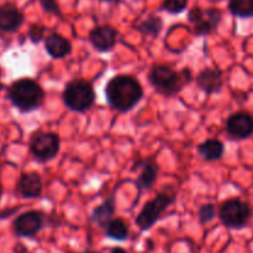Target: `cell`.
<instances>
[{"label": "cell", "mask_w": 253, "mask_h": 253, "mask_svg": "<svg viewBox=\"0 0 253 253\" xmlns=\"http://www.w3.org/2000/svg\"><path fill=\"white\" fill-rule=\"evenodd\" d=\"M163 27V21L161 17L155 16V15H151L147 19L143 20L142 22H140L137 26L138 31L141 34L146 35V36L156 37L161 32Z\"/></svg>", "instance_id": "cell-20"}, {"label": "cell", "mask_w": 253, "mask_h": 253, "mask_svg": "<svg viewBox=\"0 0 253 253\" xmlns=\"http://www.w3.org/2000/svg\"><path fill=\"white\" fill-rule=\"evenodd\" d=\"M188 5V0H165L163 9L167 10L170 14H179L184 11Z\"/></svg>", "instance_id": "cell-23"}, {"label": "cell", "mask_w": 253, "mask_h": 253, "mask_svg": "<svg viewBox=\"0 0 253 253\" xmlns=\"http://www.w3.org/2000/svg\"><path fill=\"white\" fill-rule=\"evenodd\" d=\"M84 253H99V252H95V251H85Z\"/></svg>", "instance_id": "cell-27"}, {"label": "cell", "mask_w": 253, "mask_h": 253, "mask_svg": "<svg viewBox=\"0 0 253 253\" xmlns=\"http://www.w3.org/2000/svg\"><path fill=\"white\" fill-rule=\"evenodd\" d=\"M44 225L43 215L39 211H27L17 216L14 221V232L19 237L32 239Z\"/></svg>", "instance_id": "cell-9"}, {"label": "cell", "mask_w": 253, "mask_h": 253, "mask_svg": "<svg viewBox=\"0 0 253 253\" xmlns=\"http://www.w3.org/2000/svg\"><path fill=\"white\" fill-rule=\"evenodd\" d=\"M46 51L53 58H63L71 53V42L58 34H51L44 41Z\"/></svg>", "instance_id": "cell-15"}, {"label": "cell", "mask_w": 253, "mask_h": 253, "mask_svg": "<svg viewBox=\"0 0 253 253\" xmlns=\"http://www.w3.org/2000/svg\"><path fill=\"white\" fill-rule=\"evenodd\" d=\"M0 198H1V188H0Z\"/></svg>", "instance_id": "cell-29"}, {"label": "cell", "mask_w": 253, "mask_h": 253, "mask_svg": "<svg viewBox=\"0 0 253 253\" xmlns=\"http://www.w3.org/2000/svg\"><path fill=\"white\" fill-rule=\"evenodd\" d=\"M128 224L121 217L113 219L105 227V236L114 241H126L128 239Z\"/></svg>", "instance_id": "cell-17"}, {"label": "cell", "mask_w": 253, "mask_h": 253, "mask_svg": "<svg viewBox=\"0 0 253 253\" xmlns=\"http://www.w3.org/2000/svg\"><path fill=\"white\" fill-rule=\"evenodd\" d=\"M41 6L46 10L47 12L49 14H54V15H59L61 11H59L58 4H57L56 0H39Z\"/></svg>", "instance_id": "cell-24"}, {"label": "cell", "mask_w": 253, "mask_h": 253, "mask_svg": "<svg viewBox=\"0 0 253 253\" xmlns=\"http://www.w3.org/2000/svg\"><path fill=\"white\" fill-rule=\"evenodd\" d=\"M109 253H127V252H126V250H124L123 247H113Z\"/></svg>", "instance_id": "cell-26"}, {"label": "cell", "mask_w": 253, "mask_h": 253, "mask_svg": "<svg viewBox=\"0 0 253 253\" xmlns=\"http://www.w3.org/2000/svg\"><path fill=\"white\" fill-rule=\"evenodd\" d=\"M189 20L195 25V34L203 36L216 29L221 20V14L216 9L202 10L194 7L189 11Z\"/></svg>", "instance_id": "cell-8"}, {"label": "cell", "mask_w": 253, "mask_h": 253, "mask_svg": "<svg viewBox=\"0 0 253 253\" xmlns=\"http://www.w3.org/2000/svg\"><path fill=\"white\" fill-rule=\"evenodd\" d=\"M106 100L111 108L121 113L131 110L142 99L143 90L140 82L131 76H116L105 88Z\"/></svg>", "instance_id": "cell-1"}, {"label": "cell", "mask_w": 253, "mask_h": 253, "mask_svg": "<svg viewBox=\"0 0 253 253\" xmlns=\"http://www.w3.org/2000/svg\"><path fill=\"white\" fill-rule=\"evenodd\" d=\"M63 100L67 108L73 111L83 113L91 108L95 100V93L89 82L84 79H74L69 82L63 91Z\"/></svg>", "instance_id": "cell-5"}, {"label": "cell", "mask_w": 253, "mask_h": 253, "mask_svg": "<svg viewBox=\"0 0 253 253\" xmlns=\"http://www.w3.org/2000/svg\"><path fill=\"white\" fill-rule=\"evenodd\" d=\"M17 192L24 198H37L42 193V180L37 173H27L20 178Z\"/></svg>", "instance_id": "cell-14"}, {"label": "cell", "mask_w": 253, "mask_h": 253, "mask_svg": "<svg viewBox=\"0 0 253 253\" xmlns=\"http://www.w3.org/2000/svg\"><path fill=\"white\" fill-rule=\"evenodd\" d=\"M174 190L168 188V189H165L163 192H161L155 199L148 202L143 207V209L141 210L140 214L137 215V217H136V225L140 227L141 231H147V230H150L160 220V217L167 210V208L174 203Z\"/></svg>", "instance_id": "cell-4"}, {"label": "cell", "mask_w": 253, "mask_h": 253, "mask_svg": "<svg viewBox=\"0 0 253 253\" xmlns=\"http://www.w3.org/2000/svg\"><path fill=\"white\" fill-rule=\"evenodd\" d=\"M24 22V16L14 5H4L0 7V30L1 31H15Z\"/></svg>", "instance_id": "cell-13"}, {"label": "cell", "mask_w": 253, "mask_h": 253, "mask_svg": "<svg viewBox=\"0 0 253 253\" xmlns=\"http://www.w3.org/2000/svg\"><path fill=\"white\" fill-rule=\"evenodd\" d=\"M34 157L41 162L53 160L59 151V138L54 132H40L34 136L30 143Z\"/></svg>", "instance_id": "cell-7"}, {"label": "cell", "mask_w": 253, "mask_h": 253, "mask_svg": "<svg viewBox=\"0 0 253 253\" xmlns=\"http://www.w3.org/2000/svg\"><path fill=\"white\" fill-rule=\"evenodd\" d=\"M226 131L236 140L249 138L253 133V116L245 111L234 114L227 120Z\"/></svg>", "instance_id": "cell-10"}, {"label": "cell", "mask_w": 253, "mask_h": 253, "mask_svg": "<svg viewBox=\"0 0 253 253\" xmlns=\"http://www.w3.org/2000/svg\"><path fill=\"white\" fill-rule=\"evenodd\" d=\"M190 72L184 69L177 72L167 66H155L150 71L148 79L151 84L163 95H174L190 81Z\"/></svg>", "instance_id": "cell-3"}, {"label": "cell", "mask_w": 253, "mask_h": 253, "mask_svg": "<svg viewBox=\"0 0 253 253\" xmlns=\"http://www.w3.org/2000/svg\"><path fill=\"white\" fill-rule=\"evenodd\" d=\"M158 167L153 162L146 161L142 165V170L140 173V177L137 178L136 183L140 188H150L157 179Z\"/></svg>", "instance_id": "cell-19"}, {"label": "cell", "mask_w": 253, "mask_h": 253, "mask_svg": "<svg viewBox=\"0 0 253 253\" xmlns=\"http://www.w3.org/2000/svg\"><path fill=\"white\" fill-rule=\"evenodd\" d=\"M9 98L14 106L27 113L41 106L44 91L32 79H20L10 86Z\"/></svg>", "instance_id": "cell-2"}, {"label": "cell", "mask_w": 253, "mask_h": 253, "mask_svg": "<svg viewBox=\"0 0 253 253\" xmlns=\"http://www.w3.org/2000/svg\"><path fill=\"white\" fill-rule=\"evenodd\" d=\"M198 216H199L200 224H209L216 216V209L212 204H205L199 209Z\"/></svg>", "instance_id": "cell-22"}, {"label": "cell", "mask_w": 253, "mask_h": 253, "mask_svg": "<svg viewBox=\"0 0 253 253\" xmlns=\"http://www.w3.org/2000/svg\"><path fill=\"white\" fill-rule=\"evenodd\" d=\"M198 151L204 160L216 161L220 160L224 155V143L217 138H209V140L200 143Z\"/></svg>", "instance_id": "cell-18"}, {"label": "cell", "mask_w": 253, "mask_h": 253, "mask_svg": "<svg viewBox=\"0 0 253 253\" xmlns=\"http://www.w3.org/2000/svg\"><path fill=\"white\" fill-rule=\"evenodd\" d=\"M118 40V32L110 26H99L91 30L89 34V41L94 48L100 52L110 51L114 48Z\"/></svg>", "instance_id": "cell-11"}, {"label": "cell", "mask_w": 253, "mask_h": 253, "mask_svg": "<svg viewBox=\"0 0 253 253\" xmlns=\"http://www.w3.org/2000/svg\"><path fill=\"white\" fill-rule=\"evenodd\" d=\"M44 31H46V29H44V27L32 26L31 30H30V39H31L34 42L41 41L42 37H43Z\"/></svg>", "instance_id": "cell-25"}, {"label": "cell", "mask_w": 253, "mask_h": 253, "mask_svg": "<svg viewBox=\"0 0 253 253\" xmlns=\"http://www.w3.org/2000/svg\"><path fill=\"white\" fill-rule=\"evenodd\" d=\"M231 14L239 17H253V0H229Z\"/></svg>", "instance_id": "cell-21"}, {"label": "cell", "mask_w": 253, "mask_h": 253, "mask_svg": "<svg viewBox=\"0 0 253 253\" xmlns=\"http://www.w3.org/2000/svg\"><path fill=\"white\" fill-rule=\"evenodd\" d=\"M105 1H118V0H105Z\"/></svg>", "instance_id": "cell-28"}, {"label": "cell", "mask_w": 253, "mask_h": 253, "mask_svg": "<svg viewBox=\"0 0 253 253\" xmlns=\"http://www.w3.org/2000/svg\"><path fill=\"white\" fill-rule=\"evenodd\" d=\"M197 83L205 93H219L222 89V84H224L222 73L219 69L207 68L200 72L199 76L197 77Z\"/></svg>", "instance_id": "cell-12"}, {"label": "cell", "mask_w": 253, "mask_h": 253, "mask_svg": "<svg viewBox=\"0 0 253 253\" xmlns=\"http://www.w3.org/2000/svg\"><path fill=\"white\" fill-rule=\"evenodd\" d=\"M251 217V207L240 199L226 200L219 209L220 221L232 230H241L246 227Z\"/></svg>", "instance_id": "cell-6"}, {"label": "cell", "mask_w": 253, "mask_h": 253, "mask_svg": "<svg viewBox=\"0 0 253 253\" xmlns=\"http://www.w3.org/2000/svg\"><path fill=\"white\" fill-rule=\"evenodd\" d=\"M114 214H115V202L114 199H108L95 208L91 214V221L98 225L99 227L105 229L106 225L113 220Z\"/></svg>", "instance_id": "cell-16"}]
</instances>
